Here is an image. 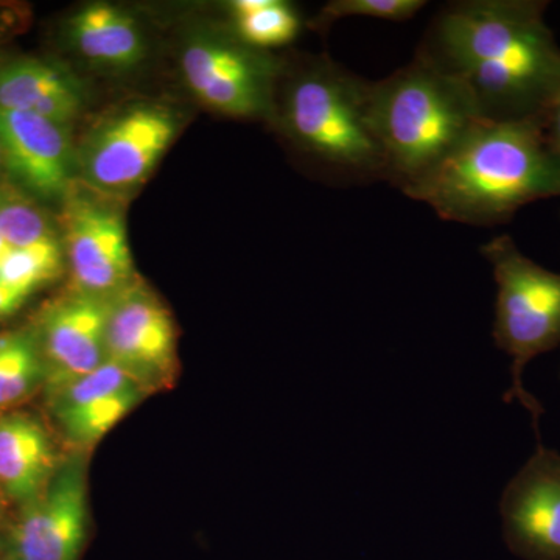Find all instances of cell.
<instances>
[{
	"instance_id": "obj_27",
	"label": "cell",
	"mask_w": 560,
	"mask_h": 560,
	"mask_svg": "<svg viewBox=\"0 0 560 560\" xmlns=\"http://www.w3.org/2000/svg\"><path fill=\"white\" fill-rule=\"evenodd\" d=\"M5 560H11V559L9 558V559H5Z\"/></svg>"
},
{
	"instance_id": "obj_5",
	"label": "cell",
	"mask_w": 560,
	"mask_h": 560,
	"mask_svg": "<svg viewBox=\"0 0 560 560\" xmlns=\"http://www.w3.org/2000/svg\"><path fill=\"white\" fill-rule=\"evenodd\" d=\"M492 265L497 283L493 340L512 359L506 404L518 400L529 411L537 440L545 408L523 385L530 360L560 346V275L528 259L510 235H499L481 246Z\"/></svg>"
},
{
	"instance_id": "obj_18",
	"label": "cell",
	"mask_w": 560,
	"mask_h": 560,
	"mask_svg": "<svg viewBox=\"0 0 560 560\" xmlns=\"http://www.w3.org/2000/svg\"><path fill=\"white\" fill-rule=\"evenodd\" d=\"M145 396L142 388L125 389L55 411V416L73 444L88 447L109 433Z\"/></svg>"
},
{
	"instance_id": "obj_16",
	"label": "cell",
	"mask_w": 560,
	"mask_h": 560,
	"mask_svg": "<svg viewBox=\"0 0 560 560\" xmlns=\"http://www.w3.org/2000/svg\"><path fill=\"white\" fill-rule=\"evenodd\" d=\"M73 46L86 60L113 69H130L145 60L147 40L138 21L110 3H91L69 21Z\"/></svg>"
},
{
	"instance_id": "obj_21",
	"label": "cell",
	"mask_w": 560,
	"mask_h": 560,
	"mask_svg": "<svg viewBox=\"0 0 560 560\" xmlns=\"http://www.w3.org/2000/svg\"><path fill=\"white\" fill-rule=\"evenodd\" d=\"M0 237L11 248L57 238L46 215L27 198L10 190L0 191Z\"/></svg>"
},
{
	"instance_id": "obj_3",
	"label": "cell",
	"mask_w": 560,
	"mask_h": 560,
	"mask_svg": "<svg viewBox=\"0 0 560 560\" xmlns=\"http://www.w3.org/2000/svg\"><path fill=\"white\" fill-rule=\"evenodd\" d=\"M370 120L385 180L405 195L481 121L463 88L420 54L386 79L371 81Z\"/></svg>"
},
{
	"instance_id": "obj_22",
	"label": "cell",
	"mask_w": 560,
	"mask_h": 560,
	"mask_svg": "<svg viewBox=\"0 0 560 560\" xmlns=\"http://www.w3.org/2000/svg\"><path fill=\"white\" fill-rule=\"evenodd\" d=\"M427 2L423 0H334L313 21V27L327 31L337 21L353 16L401 22L411 20Z\"/></svg>"
},
{
	"instance_id": "obj_15",
	"label": "cell",
	"mask_w": 560,
	"mask_h": 560,
	"mask_svg": "<svg viewBox=\"0 0 560 560\" xmlns=\"http://www.w3.org/2000/svg\"><path fill=\"white\" fill-rule=\"evenodd\" d=\"M81 108L79 83L54 66L20 61L0 70V109L35 114L66 127Z\"/></svg>"
},
{
	"instance_id": "obj_2",
	"label": "cell",
	"mask_w": 560,
	"mask_h": 560,
	"mask_svg": "<svg viewBox=\"0 0 560 560\" xmlns=\"http://www.w3.org/2000/svg\"><path fill=\"white\" fill-rule=\"evenodd\" d=\"M407 197L441 219L495 226L529 202L560 197V165L539 120H481Z\"/></svg>"
},
{
	"instance_id": "obj_14",
	"label": "cell",
	"mask_w": 560,
	"mask_h": 560,
	"mask_svg": "<svg viewBox=\"0 0 560 560\" xmlns=\"http://www.w3.org/2000/svg\"><path fill=\"white\" fill-rule=\"evenodd\" d=\"M57 453L43 423L24 412L0 418V488L25 504L57 474Z\"/></svg>"
},
{
	"instance_id": "obj_20",
	"label": "cell",
	"mask_w": 560,
	"mask_h": 560,
	"mask_svg": "<svg viewBox=\"0 0 560 560\" xmlns=\"http://www.w3.org/2000/svg\"><path fill=\"white\" fill-rule=\"evenodd\" d=\"M62 272V250L57 238L13 248L0 265V280L11 289L32 294Z\"/></svg>"
},
{
	"instance_id": "obj_24",
	"label": "cell",
	"mask_w": 560,
	"mask_h": 560,
	"mask_svg": "<svg viewBox=\"0 0 560 560\" xmlns=\"http://www.w3.org/2000/svg\"><path fill=\"white\" fill-rule=\"evenodd\" d=\"M28 296H31V294L11 289V287L0 280V318H7V316H11L13 313L20 311Z\"/></svg>"
},
{
	"instance_id": "obj_13",
	"label": "cell",
	"mask_w": 560,
	"mask_h": 560,
	"mask_svg": "<svg viewBox=\"0 0 560 560\" xmlns=\"http://www.w3.org/2000/svg\"><path fill=\"white\" fill-rule=\"evenodd\" d=\"M3 162L24 186L44 198L66 197L73 153L66 127L35 114L0 109Z\"/></svg>"
},
{
	"instance_id": "obj_6",
	"label": "cell",
	"mask_w": 560,
	"mask_h": 560,
	"mask_svg": "<svg viewBox=\"0 0 560 560\" xmlns=\"http://www.w3.org/2000/svg\"><path fill=\"white\" fill-rule=\"evenodd\" d=\"M178 117L153 103H136L91 130L79 153L88 189L116 197L145 183L178 132Z\"/></svg>"
},
{
	"instance_id": "obj_11",
	"label": "cell",
	"mask_w": 560,
	"mask_h": 560,
	"mask_svg": "<svg viewBox=\"0 0 560 560\" xmlns=\"http://www.w3.org/2000/svg\"><path fill=\"white\" fill-rule=\"evenodd\" d=\"M503 539L523 560H560V453L537 444L500 500Z\"/></svg>"
},
{
	"instance_id": "obj_10",
	"label": "cell",
	"mask_w": 560,
	"mask_h": 560,
	"mask_svg": "<svg viewBox=\"0 0 560 560\" xmlns=\"http://www.w3.org/2000/svg\"><path fill=\"white\" fill-rule=\"evenodd\" d=\"M22 506L10 534L11 560H79L88 530L86 471L81 460L61 466L49 486Z\"/></svg>"
},
{
	"instance_id": "obj_25",
	"label": "cell",
	"mask_w": 560,
	"mask_h": 560,
	"mask_svg": "<svg viewBox=\"0 0 560 560\" xmlns=\"http://www.w3.org/2000/svg\"><path fill=\"white\" fill-rule=\"evenodd\" d=\"M11 249L13 248H11L9 243H7L5 241H3L2 237H0V265H2V261L5 260L7 256H9Z\"/></svg>"
},
{
	"instance_id": "obj_9",
	"label": "cell",
	"mask_w": 560,
	"mask_h": 560,
	"mask_svg": "<svg viewBox=\"0 0 560 560\" xmlns=\"http://www.w3.org/2000/svg\"><path fill=\"white\" fill-rule=\"evenodd\" d=\"M106 360L128 372L147 394L173 382L178 360L175 323L171 312L138 280L113 298Z\"/></svg>"
},
{
	"instance_id": "obj_7",
	"label": "cell",
	"mask_w": 560,
	"mask_h": 560,
	"mask_svg": "<svg viewBox=\"0 0 560 560\" xmlns=\"http://www.w3.org/2000/svg\"><path fill=\"white\" fill-rule=\"evenodd\" d=\"M280 69L278 58L235 36H198L180 54V70L195 97L238 119H270Z\"/></svg>"
},
{
	"instance_id": "obj_19",
	"label": "cell",
	"mask_w": 560,
	"mask_h": 560,
	"mask_svg": "<svg viewBox=\"0 0 560 560\" xmlns=\"http://www.w3.org/2000/svg\"><path fill=\"white\" fill-rule=\"evenodd\" d=\"M44 378L38 340L28 331L0 335V410L25 399Z\"/></svg>"
},
{
	"instance_id": "obj_12",
	"label": "cell",
	"mask_w": 560,
	"mask_h": 560,
	"mask_svg": "<svg viewBox=\"0 0 560 560\" xmlns=\"http://www.w3.org/2000/svg\"><path fill=\"white\" fill-rule=\"evenodd\" d=\"M113 298L73 290L44 313L38 345L51 390L105 363L106 327Z\"/></svg>"
},
{
	"instance_id": "obj_8",
	"label": "cell",
	"mask_w": 560,
	"mask_h": 560,
	"mask_svg": "<svg viewBox=\"0 0 560 560\" xmlns=\"http://www.w3.org/2000/svg\"><path fill=\"white\" fill-rule=\"evenodd\" d=\"M61 226L73 290L113 298L136 282L127 226L110 198L73 189L65 197Z\"/></svg>"
},
{
	"instance_id": "obj_1",
	"label": "cell",
	"mask_w": 560,
	"mask_h": 560,
	"mask_svg": "<svg viewBox=\"0 0 560 560\" xmlns=\"http://www.w3.org/2000/svg\"><path fill=\"white\" fill-rule=\"evenodd\" d=\"M541 0H460L431 21L418 54L463 88L485 121L539 120L560 90V46Z\"/></svg>"
},
{
	"instance_id": "obj_23",
	"label": "cell",
	"mask_w": 560,
	"mask_h": 560,
	"mask_svg": "<svg viewBox=\"0 0 560 560\" xmlns=\"http://www.w3.org/2000/svg\"><path fill=\"white\" fill-rule=\"evenodd\" d=\"M541 136L550 150L551 156L560 165V90L548 103L540 119Z\"/></svg>"
},
{
	"instance_id": "obj_4",
	"label": "cell",
	"mask_w": 560,
	"mask_h": 560,
	"mask_svg": "<svg viewBox=\"0 0 560 560\" xmlns=\"http://www.w3.org/2000/svg\"><path fill=\"white\" fill-rule=\"evenodd\" d=\"M283 81L270 119L298 150L348 186L385 180L370 120L371 81L329 58L294 68Z\"/></svg>"
},
{
	"instance_id": "obj_17",
	"label": "cell",
	"mask_w": 560,
	"mask_h": 560,
	"mask_svg": "<svg viewBox=\"0 0 560 560\" xmlns=\"http://www.w3.org/2000/svg\"><path fill=\"white\" fill-rule=\"evenodd\" d=\"M234 36L260 51L289 46L301 32V14L283 0H235L231 3Z\"/></svg>"
},
{
	"instance_id": "obj_26",
	"label": "cell",
	"mask_w": 560,
	"mask_h": 560,
	"mask_svg": "<svg viewBox=\"0 0 560 560\" xmlns=\"http://www.w3.org/2000/svg\"><path fill=\"white\" fill-rule=\"evenodd\" d=\"M3 156H2V149H0V167H2Z\"/></svg>"
}]
</instances>
